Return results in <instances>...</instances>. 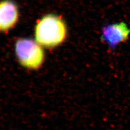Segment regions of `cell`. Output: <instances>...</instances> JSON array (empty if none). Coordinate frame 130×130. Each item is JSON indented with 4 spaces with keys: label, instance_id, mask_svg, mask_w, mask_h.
Wrapping results in <instances>:
<instances>
[{
    "label": "cell",
    "instance_id": "3957f363",
    "mask_svg": "<svg viewBox=\"0 0 130 130\" xmlns=\"http://www.w3.org/2000/svg\"><path fill=\"white\" fill-rule=\"evenodd\" d=\"M130 37V28L125 22L105 25L102 28L101 40L110 48H115Z\"/></svg>",
    "mask_w": 130,
    "mask_h": 130
},
{
    "label": "cell",
    "instance_id": "7a4b0ae2",
    "mask_svg": "<svg viewBox=\"0 0 130 130\" xmlns=\"http://www.w3.org/2000/svg\"><path fill=\"white\" fill-rule=\"evenodd\" d=\"M16 57L22 67L29 70H38L45 61L43 47L36 40L28 38H19L14 45Z\"/></svg>",
    "mask_w": 130,
    "mask_h": 130
},
{
    "label": "cell",
    "instance_id": "277c9868",
    "mask_svg": "<svg viewBox=\"0 0 130 130\" xmlns=\"http://www.w3.org/2000/svg\"><path fill=\"white\" fill-rule=\"evenodd\" d=\"M19 18L18 7L13 1H0V32H7L13 28Z\"/></svg>",
    "mask_w": 130,
    "mask_h": 130
},
{
    "label": "cell",
    "instance_id": "6da1fadb",
    "mask_svg": "<svg viewBox=\"0 0 130 130\" xmlns=\"http://www.w3.org/2000/svg\"><path fill=\"white\" fill-rule=\"evenodd\" d=\"M68 35L67 25L62 17L47 14L37 21L35 26V40L42 47L54 48L62 44Z\"/></svg>",
    "mask_w": 130,
    "mask_h": 130
}]
</instances>
